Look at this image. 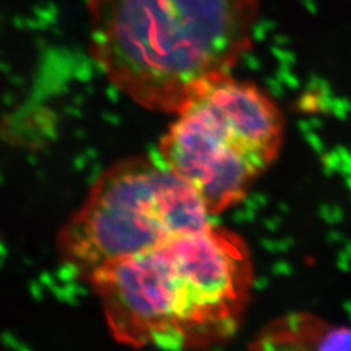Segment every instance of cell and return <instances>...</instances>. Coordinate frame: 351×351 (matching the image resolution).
Returning <instances> with one entry per match:
<instances>
[{
	"label": "cell",
	"mask_w": 351,
	"mask_h": 351,
	"mask_svg": "<svg viewBox=\"0 0 351 351\" xmlns=\"http://www.w3.org/2000/svg\"><path fill=\"white\" fill-rule=\"evenodd\" d=\"M210 215L159 154L133 156L98 178L60 230L58 249L68 265L88 276L104 264L213 226Z\"/></svg>",
	"instance_id": "obj_3"
},
{
	"label": "cell",
	"mask_w": 351,
	"mask_h": 351,
	"mask_svg": "<svg viewBox=\"0 0 351 351\" xmlns=\"http://www.w3.org/2000/svg\"><path fill=\"white\" fill-rule=\"evenodd\" d=\"M175 114L159 155L211 215L241 201L284 142L285 120L276 101L229 73L202 82Z\"/></svg>",
	"instance_id": "obj_2"
},
{
	"label": "cell",
	"mask_w": 351,
	"mask_h": 351,
	"mask_svg": "<svg viewBox=\"0 0 351 351\" xmlns=\"http://www.w3.org/2000/svg\"><path fill=\"white\" fill-rule=\"evenodd\" d=\"M90 55L141 107L176 113L250 49L261 0H88Z\"/></svg>",
	"instance_id": "obj_1"
},
{
	"label": "cell",
	"mask_w": 351,
	"mask_h": 351,
	"mask_svg": "<svg viewBox=\"0 0 351 351\" xmlns=\"http://www.w3.org/2000/svg\"><path fill=\"white\" fill-rule=\"evenodd\" d=\"M252 351H351V328L291 314L274 320L254 341Z\"/></svg>",
	"instance_id": "obj_6"
},
{
	"label": "cell",
	"mask_w": 351,
	"mask_h": 351,
	"mask_svg": "<svg viewBox=\"0 0 351 351\" xmlns=\"http://www.w3.org/2000/svg\"><path fill=\"white\" fill-rule=\"evenodd\" d=\"M88 280L114 339L134 348L191 349L188 290L164 242L104 264Z\"/></svg>",
	"instance_id": "obj_4"
},
{
	"label": "cell",
	"mask_w": 351,
	"mask_h": 351,
	"mask_svg": "<svg viewBox=\"0 0 351 351\" xmlns=\"http://www.w3.org/2000/svg\"><path fill=\"white\" fill-rule=\"evenodd\" d=\"M188 289L194 349L229 339L250 298L252 264L242 239L210 226L164 241Z\"/></svg>",
	"instance_id": "obj_5"
}]
</instances>
